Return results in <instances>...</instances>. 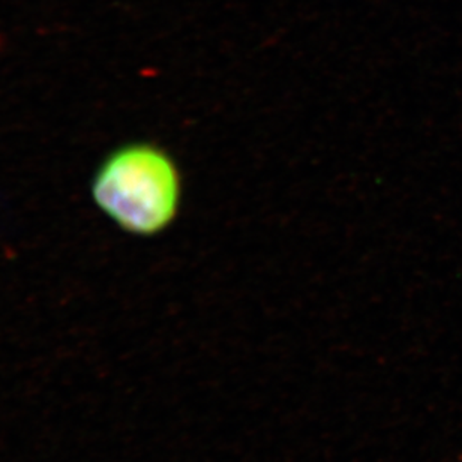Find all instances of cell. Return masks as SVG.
Returning a JSON list of instances; mask_svg holds the SVG:
<instances>
[{
	"label": "cell",
	"instance_id": "cell-1",
	"mask_svg": "<svg viewBox=\"0 0 462 462\" xmlns=\"http://www.w3.org/2000/svg\"><path fill=\"white\" fill-rule=\"evenodd\" d=\"M92 192L97 205L120 228L138 236L169 227L180 205V174L160 147L129 144L104 161Z\"/></svg>",
	"mask_w": 462,
	"mask_h": 462
}]
</instances>
